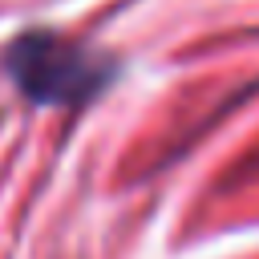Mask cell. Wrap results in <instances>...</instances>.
<instances>
[{"mask_svg": "<svg viewBox=\"0 0 259 259\" xmlns=\"http://www.w3.org/2000/svg\"><path fill=\"white\" fill-rule=\"evenodd\" d=\"M8 69L32 101H85L105 85V65L73 40L28 32L8 49Z\"/></svg>", "mask_w": 259, "mask_h": 259, "instance_id": "6da1fadb", "label": "cell"}]
</instances>
